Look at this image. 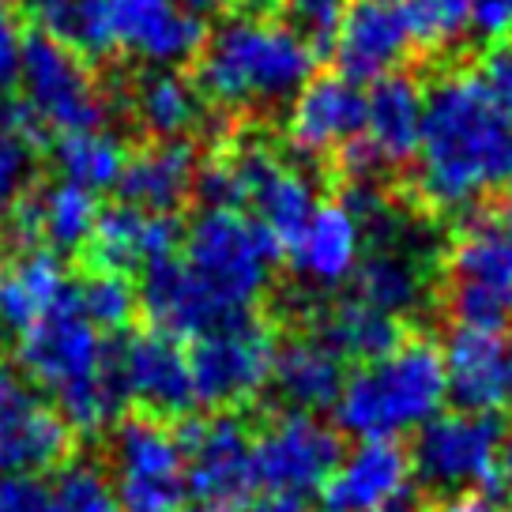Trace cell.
<instances>
[{
	"label": "cell",
	"instance_id": "26",
	"mask_svg": "<svg viewBox=\"0 0 512 512\" xmlns=\"http://www.w3.org/2000/svg\"><path fill=\"white\" fill-rule=\"evenodd\" d=\"M68 294L72 287L61 256L49 249H23L0 268V324L23 336L53 309H61Z\"/></svg>",
	"mask_w": 512,
	"mask_h": 512
},
{
	"label": "cell",
	"instance_id": "10",
	"mask_svg": "<svg viewBox=\"0 0 512 512\" xmlns=\"http://www.w3.org/2000/svg\"><path fill=\"white\" fill-rule=\"evenodd\" d=\"M113 494L121 512H177L185 497L181 437L162 418H121L113 430Z\"/></svg>",
	"mask_w": 512,
	"mask_h": 512
},
{
	"label": "cell",
	"instance_id": "27",
	"mask_svg": "<svg viewBox=\"0 0 512 512\" xmlns=\"http://www.w3.org/2000/svg\"><path fill=\"white\" fill-rule=\"evenodd\" d=\"M140 305H144L151 332H162L170 339H200L211 328L226 324L211 298L196 287V279L185 272L181 260H170L155 272H147L144 290H140Z\"/></svg>",
	"mask_w": 512,
	"mask_h": 512
},
{
	"label": "cell",
	"instance_id": "34",
	"mask_svg": "<svg viewBox=\"0 0 512 512\" xmlns=\"http://www.w3.org/2000/svg\"><path fill=\"white\" fill-rule=\"evenodd\" d=\"M68 302L98 332H121L128 320H132V313H136L140 294H136L128 275L95 268V272L83 275L80 283L72 287Z\"/></svg>",
	"mask_w": 512,
	"mask_h": 512
},
{
	"label": "cell",
	"instance_id": "23",
	"mask_svg": "<svg viewBox=\"0 0 512 512\" xmlns=\"http://www.w3.org/2000/svg\"><path fill=\"white\" fill-rule=\"evenodd\" d=\"M287 249L302 283L317 290H336L358 272L366 256V230L343 204H320Z\"/></svg>",
	"mask_w": 512,
	"mask_h": 512
},
{
	"label": "cell",
	"instance_id": "29",
	"mask_svg": "<svg viewBox=\"0 0 512 512\" xmlns=\"http://www.w3.org/2000/svg\"><path fill=\"white\" fill-rule=\"evenodd\" d=\"M132 117L151 140H189L204 121V98L177 68H151L132 87Z\"/></svg>",
	"mask_w": 512,
	"mask_h": 512
},
{
	"label": "cell",
	"instance_id": "48",
	"mask_svg": "<svg viewBox=\"0 0 512 512\" xmlns=\"http://www.w3.org/2000/svg\"><path fill=\"white\" fill-rule=\"evenodd\" d=\"M497 223H501V230H505V238H509V245H512V196L501 204V211H497Z\"/></svg>",
	"mask_w": 512,
	"mask_h": 512
},
{
	"label": "cell",
	"instance_id": "31",
	"mask_svg": "<svg viewBox=\"0 0 512 512\" xmlns=\"http://www.w3.org/2000/svg\"><path fill=\"white\" fill-rule=\"evenodd\" d=\"M57 174L64 185H76L83 192L117 189L121 174L128 166V151L121 136H113L110 128H95V132H76V136H61V144L53 151Z\"/></svg>",
	"mask_w": 512,
	"mask_h": 512
},
{
	"label": "cell",
	"instance_id": "46",
	"mask_svg": "<svg viewBox=\"0 0 512 512\" xmlns=\"http://www.w3.org/2000/svg\"><path fill=\"white\" fill-rule=\"evenodd\" d=\"M279 4H283V0H245V8L260 19H272V12L279 8Z\"/></svg>",
	"mask_w": 512,
	"mask_h": 512
},
{
	"label": "cell",
	"instance_id": "52",
	"mask_svg": "<svg viewBox=\"0 0 512 512\" xmlns=\"http://www.w3.org/2000/svg\"><path fill=\"white\" fill-rule=\"evenodd\" d=\"M0 4H4V0H0Z\"/></svg>",
	"mask_w": 512,
	"mask_h": 512
},
{
	"label": "cell",
	"instance_id": "8",
	"mask_svg": "<svg viewBox=\"0 0 512 512\" xmlns=\"http://www.w3.org/2000/svg\"><path fill=\"white\" fill-rule=\"evenodd\" d=\"M448 309L460 328L501 332L512 317V245L497 215H471L448 249Z\"/></svg>",
	"mask_w": 512,
	"mask_h": 512
},
{
	"label": "cell",
	"instance_id": "5",
	"mask_svg": "<svg viewBox=\"0 0 512 512\" xmlns=\"http://www.w3.org/2000/svg\"><path fill=\"white\" fill-rule=\"evenodd\" d=\"M185 272L211 298L223 320L245 317L260 294L272 287L275 260L283 245L256 223L249 211L204 208L185 230Z\"/></svg>",
	"mask_w": 512,
	"mask_h": 512
},
{
	"label": "cell",
	"instance_id": "49",
	"mask_svg": "<svg viewBox=\"0 0 512 512\" xmlns=\"http://www.w3.org/2000/svg\"><path fill=\"white\" fill-rule=\"evenodd\" d=\"M381 512H415V505L403 497V501H396V505H388V509H381Z\"/></svg>",
	"mask_w": 512,
	"mask_h": 512
},
{
	"label": "cell",
	"instance_id": "9",
	"mask_svg": "<svg viewBox=\"0 0 512 512\" xmlns=\"http://www.w3.org/2000/svg\"><path fill=\"white\" fill-rule=\"evenodd\" d=\"M275 358V332L253 313L211 328L208 336L196 339V351L189 354L196 403L238 407L256 400L272 384Z\"/></svg>",
	"mask_w": 512,
	"mask_h": 512
},
{
	"label": "cell",
	"instance_id": "32",
	"mask_svg": "<svg viewBox=\"0 0 512 512\" xmlns=\"http://www.w3.org/2000/svg\"><path fill=\"white\" fill-rule=\"evenodd\" d=\"M42 140V125L23 102H4L0 106V223L16 204L31 192L34 177V151Z\"/></svg>",
	"mask_w": 512,
	"mask_h": 512
},
{
	"label": "cell",
	"instance_id": "18",
	"mask_svg": "<svg viewBox=\"0 0 512 512\" xmlns=\"http://www.w3.org/2000/svg\"><path fill=\"white\" fill-rule=\"evenodd\" d=\"M411 53V31L403 4L384 0H347V12L339 19V31L332 38V57L339 64V76L351 83H381L384 76H396V68Z\"/></svg>",
	"mask_w": 512,
	"mask_h": 512
},
{
	"label": "cell",
	"instance_id": "11",
	"mask_svg": "<svg viewBox=\"0 0 512 512\" xmlns=\"http://www.w3.org/2000/svg\"><path fill=\"white\" fill-rule=\"evenodd\" d=\"M501 426L494 415L448 411L430 418L415 437L411 467L422 486L460 494L471 486H494L501 479Z\"/></svg>",
	"mask_w": 512,
	"mask_h": 512
},
{
	"label": "cell",
	"instance_id": "50",
	"mask_svg": "<svg viewBox=\"0 0 512 512\" xmlns=\"http://www.w3.org/2000/svg\"><path fill=\"white\" fill-rule=\"evenodd\" d=\"M509 403H512V343H509Z\"/></svg>",
	"mask_w": 512,
	"mask_h": 512
},
{
	"label": "cell",
	"instance_id": "19",
	"mask_svg": "<svg viewBox=\"0 0 512 512\" xmlns=\"http://www.w3.org/2000/svg\"><path fill=\"white\" fill-rule=\"evenodd\" d=\"M411 456L396 441H358L320 486V512H381L407 497Z\"/></svg>",
	"mask_w": 512,
	"mask_h": 512
},
{
	"label": "cell",
	"instance_id": "17",
	"mask_svg": "<svg viewBox=\"0 0 512 512\" xmlns=\"http://www.w3.org/2000/svg\"><path fill=\"white\" fill-rule=\"evenodd\" d=\"M113 49H125L151 68H177L200 57L208 42L204 19L189 16L177 0H102Z\"/></svg>",
	"mask_w": 512,
	"mask_h": 512
},
{
	"label": "cell",
	"instance_id": "40",
	"mask_svg": "<svg viewBox=\"0 0 512 512\" xmlns=\"http://www.w3.org/2000/svg\"><path fill=\"white\" fill-rule=\"evenodd\" d=\"M471 34L482 42L512 38V0H471Z\"/></svg>",
	"mask_w": 512,
	"mask_h": 512
},
{
	"label": "cell",
	"instance_id": "4",
	"mask_svg": "<svg viewBox=\"0 0 512 512\" xmlns=\"http://www.w3.org/2000/svg\"><path fill=\"white\" fill-rule=\"evenodd\" d=\"M448 400L441 347L430 339H403L396 351L358 366L343 381L336 422L358 441H396L422 430Z\"/></svg>",
	"mask_w": 512,
	"mask_h": 512
},
{
	"label": "cell",
	"instance_id": "33",
	"mask_svg": "<svg viewBox=\"0 0 512 512\" xmlns=\"http://www.w3.org/2000/svg\"><path fill=\"white\" fill-rule=\"evenodd\" d=\"M34 211H38V226L49 253H76L83 245H91L98 215H102L91 192L64 181L49 185L46 192H34Z\"/></svg>",
	"mask_w": 512,
	"mask_h": 512
},
{
	"label": "cell",
	"instance_id": "36",
	"mask_svg": "<svg viewBox=\"0 0 512 512\" xmlns=\"http://www.w3.org/2000/svg\"><path fill=\"white\" fill-rule=\"evenodd\" d=\"M49 512H121V501L102 467L68 464L49 482Z\"/></svg>",
	"mask_w": 512,
	"mask_h": 512
},
{
	"label": "cell",
	"instance_id": "30",
	"mask_svg": "<svg viewBox=\"0 0 512 512\" xmlns=\"http://www.w3.org/2000/svg\"><path fill=\"white\" fill-rule=\"evenodd\" d=\"M317 339H324L339 358H358L362 366L377 362L381 354L396 351L403 343L400 320H392L388 313L358 302V298H347V302L324 309L317 324Z\"/></svg>",
	"mask_w": 512,
	"mask_h": 512
},
{
	"label": "cell",
	"instance_id": "16",
	"mask_svg": "<svg viewBox=\"0 0 512 512\" xmlns=\"http://www.w3.org/2000/svg\"><path fill=\"white\" fill-rule=\"evenodd\" d=\"M366 125V91L347 76H317L290 98L283 140L298 159L343 151Z\"/></svg>",
	"mask_w": 512,
	"mask_h": 512
},
{
	"label": "cell",
	"instance_id": "13",
	"mask_svg": "<svg viewBox=\"0 0 512 512\" xmlns=\"http://www.w3.org/2000/svg\"><path fill=\"white\" fill-rule=\"evenodd\" d=\"M181 437L185 452V494L204 512H241L256 490L253 437L234 415L192 418Z\"/></svg>",
	"mask_w": 512,
	"mask_h": 512
},
{
	"label": "cell",
	"instance_id": "44",
	"mask_svg": "<svg viewBox=\"0 0 512 512\" xmlns=\"http://www.w3.org/2000/svg\"><path fill=\"white\" fill-rule=\"evenodd\" d=\"M249 512H309L302 497H279V494H268L264 501H256Z\"/></svg>",
	"mask_w": 512,
	"mask_h": 512
},
{
	"label": "cell",
	"instance_id": "21",
	"mask_svg": "<svg viewBox=\"0 0 512 512\" xmlns=\"http://www.w3.org/2000/svg\"><path fill=\"white\" fill-rule=\"evenodd\" d=\"M181 238L185 234L174 215L121 204V208L98 215L91 249H95L98 268H106V272H155L162 264L177 260Z\"/></svg>",
	"mask_w": 512,
	"mask_h": 512
},
{
	"label": "cell",
	"instance_id": "20",
	"mask_svg": "<svg viewBox=\"0 0 512 512\" xmlns=\"http://www.w3.org/2000/svg\"><path fill=\"white\" fill-rule=\"evenodd\" d=\"M117 362V381L125 396L140 400L151 415H185L196 403L192 366L181 343L162 332H140L125 343Z\"/></svg>",
	"mask_w": 512,
	"mask_h": 512
},
{
	"label": "cell",
	"instance_id": "14",
	"mask_svg": "<svg viewBox=\"0 0 512 512\" xmlns=\"http://www.w3.org/2000/svg\"><path fill=\"white\" fill-rule=\"evenodd\" d=\"M339 433L305 411L279 415L253 441L256 486H268L279 497L320 494V486L339 464Z\"/></svg>",
	"mask_w": 512,
	"mask_h": 512
},
{
	"label": "cell",
	"instance_id": "22",
	"mask_svg": "<svg viewBox=\"0 0 512 512\" xmlns=\"http://www.w3.org/2000/svg\"><path fill=\"white\" fill-rule=\"evenodd\" d=\"M448 396L460 411L490 415L509 400V343L486 328H452L441 347Z\"/></svg>",
	"mask_w": 512,
	"mask_h": 512
},
{
	"label": "cell",
	"instance_id": "28",
	"mask_svg": "<svg viewBox=\"0 0 512 512\" xmlns=\"http://www.w3.org/2000/svg\"><path fill=\"white\" fill-rule=\"evenodd\" d=\"M272 381L294 411L313 415L324 407H336L347 377H343V358L324 339L302 336L290 339L287 347H279Z\"/></svg>",
	"mask_w": 512,
	"mask_h": 512
},
{
	"label": "cell",
	"instance_id": "25",
	"mask_svg": "<svg viewBox=\"0 0 512 512\" xmlns=\"http://www.w3.org/2000/svg\"><path fill=\"white\" fill-rule=\"evenodd\" d=\"M200 181V151L189 140H151L128 159L121 174L125 204L170 215L196 192Z\"/></svg>",
	"mask_w": 512,
	"mask_h": 512
},
{
	"label": "cell",
	"instance_id": "45",
	"mask_svg": "<svg viewBox=\"0 0 512 512\" xmlns=\"http://www.w3.org/2000/svg\"><path fill=\"white\" fill-rule=\"evenodd\" d=\"M189 16H196V19H204V16H215V12H223L230 0H177Z\"/></svg>",
	"mask_w": 512,
	"mask_h": 512
},
{
	"label": "cell",
	"instance_id": "51",
	"mask_svg": "<svg viewBox=\"0 0 512 512\" xmlns=\"http://www.w3.org/2000/svg\"><path fill=\"white\" fill-rule=\"evenodd\" d=\"M384 4H407V0H384Z\"/></svg>",
	"mask_w": 512,
	"mask_h": 512
},
{
	"label": "cell",
	"instance_id": "2",
	"mask_svg": "<svg viewBox=\"0 0 512 512\" xmlns=\"http://www.w3.org/2000/svg\"><path fill=\"white\" fill-rule=\"evenodd\" d=\"M317 72V49L302 34L260 16H234L208 34L196 64V91L230 113L283 106Z\"/></svg>",
	"mask_w": 512,
	"mask_h": 512
},
{
	"label": "cell",
	"instance_id": "37",
	"mask_svg": "<svg viewBox=\"0 0 512 512\" xmlns=\"http://www.w3.org/2000/svg\"><path fill=\"white\" fill-rule=\"evenodd\" d=\"M283 8L294 19V31L302 34L313 49L328 46L339 31V19L347 12V0H283Z\"/></svg>",
	"mask_w": 512,
	"mask_h": 512
},
{
	"label": "cell",
	"instance_id": "1",
	"mask_svg": "<svg viewBox=\"0 0 512 512\" xmlns=\"http://www.w3.org/2000/svg\"><path fill=\"white\" fill-rule=\"evenodd\" d=\"M415 185L437 211H467L512 185V125L479 68H452L426 91Z\"/></svg>",
	"mask_w": 512,
	"mask_h": 512
},
{
	"label": "cell",
	"instance_id": "7",
	"mask_svg": "<svg viewBox=\"0 0 512 512\" xmlns=\"http://www.w3.org/2000/svg\"><path fill=\"white\" fill-rule=\"evenodd\" d=\"M19 87H23V106L34 113V121L61 136L76 132H95L106 128L110 117V95L91 72L76 49H68L57 38L31 34L23 49V68H19Z\"/></svg>",
	"mask_w": 512,
	"mask_h": 512
},
{
	"label": "cell",
	"instance_id": "42",
	"mask_svg": "<svg viewBox=\"0 0 512 512\" xmlns=\"http://www.w3.org/2000/svg\"><path fill=\"white\" fill-rule=\"evenodd\" d=\"M76 4H80V0H23L27 16L42 27L46 38H57V42H61L64 27H68V19L76 12Z\"/></svg>",
	"mask_w": 512,
	"mask_h": 512
},
{
	"label": "cell",
	"instance_id": "35",
	"mask_svg": "<svg viewBox=\"0 0 512 512\" xmlns=\"http://www.w3.org/2000/svg\"><path fill=\"white\" fill-rule=\"evenodd\" d=\"M407 31L411 46L430 53L456 49L471 34V0H407Z\"/></svg>",
	"mask_w": 512,
	"mask_h": 512
},
{
	"label": "cell",
	"instance_id": "39",
	"mask_svg": "<svg viewBox=\"0 0 512 512\" xmlns=\"http://www.w3.org/2000/svg\"><path fill=\"white\" fill-rule=\"evenodd\" d=\"M0 512H49V482L38 475H4Z\"/></svg>",
	"mask_w": 512,
	"mask_h": 512
},
{
	"label": "cell",
	"instance_id": "41",
	"mask_svg": "<svg viewBox=\"0 0 512 512\" xmlns=\"http://www.w3.org/2000/svg\"><path fill=\"white\" fill-rule=\"evenodd\" d=\"M490 95H494L497 110L505 113V121L512 125V49H497L490 53V61L479 68Z\"/></svg>",
	"mask_w": 512,
	"mask_h": 512
},
{
	"label": "cell",
	"instance_id": "47",
	"mask_svg": "<svg viewBox=\"0 0 512 512\" xmlns=\"http://www.w3.org/2000/svg\"><path fill=\"white\" fill-rule=\"evenodd\" d=\"M501 479L512 486V437H505V445H501Z\"/></svg>",
	"mask_w": 512,
	"mask_h": 512
},
{
	"label": "cell",
	"instance_id": "24",
	"mask_svg": "<svg viewBox=\"0 0 512 512\" xmlns=\"http://www.w3.org/2000/svg\"><path fill=\"white\" fill-rule=\"evenodd\" d=\"M422 121H426V87L415 76L396 72L373 83V91L366 95V125L358 140L369 147L381 170L407 166L418 159Z\"/></svg>",
	"mask_w": 512,
	"mask_h": 512
},
{
	"label": "cell",
	"instance_id": "6",
	"mask_svg": "<svg viewBox=\"0 0 512 512\" xmlns=\"http://www.w3.org/2000/svg\"><path fill=\"white\" fill-rule=\"evenodd\" d=\"M196 189L208 200V208H249V215L279 245H290L320 208L317 181L264 140L226 147L219 159L200 166Z\"/></svg>",
	"mask_w": 512,
	"mask_h": 512
},
{
	"label": "cell",
	"instance_id": "43",
	"mask_svg": "<svg viewBox=\"0 0 512 512\" xmlns=\"http://www.w3.org/2000/svg\"><path fill=\"white\" fill-rule=\"evenodd\" d=\"M433 512H494V505L482 494H456V497H445Z\"/></svg>",
	"mask_w": 512,
	"mask_h": 512
},
{
	"label": "cell",
	"instance_id": "15",
	"mask_svg": "<svg viewBox=\"0 0 512 512\" xmlns=\"http://www.w3.org/2000/svg\"><path fill=\"white\" fill-rule=\"evenodd\" d=\"M72 426L34 396L31 381L0 366V467L8 475H38L64 464Z\"/></svg>",
	"mask_w": 512,
	"mask_h": 512
},
{
	"label": "cell",
	"instance_id": "3",
	"mask_svg": "<svg viewBox=\"0 0 512 512\" xmlns=\"http://www.w3.org/2000/svg\"><path fill=\"white\" fill-rule=\"evenodd\" d=\"M19 373L42 392L53 396L57 415L80 433L106 430L121 403L125 388L117 381V362L98 328L64 302L46 320L27 328L16 343Z\"/></svg>",
	"mask_w": 512,
	"mask_h": 512
},
{
	"label": "cell",
	"instance_id": "38",
	"mask_svg": "<svg viewBox=\"0 0 512 512\" xmlns=\"http://www.w3.org/2000/svg\"><path fill=\"white\" fill-rule=\"evenodd\" d=\"M23 49H27V31L19 16L0 4V95L12 91L19 83V68H23Z\"/></svg>",
	"mask_w": 512,
	"mask_h": 512
},
{
	"label": "cell",
	"instance_id": "12",
	"mask_svg": "<svg viewBox=\"0 0 512 512\" xmlns=\"http://www.w3.org/2000/svg\"><path fill=\"white\" fill-rule=\"evenodd\" d=\"M373 249L362 256L354 272V298L388 313L392 320L415 313L430 294V260H426V230L403 211L388 208L366 230Z\"/></svg>",
	"mask_w": 512,
	"mask_h": 512
}]
</instances>
